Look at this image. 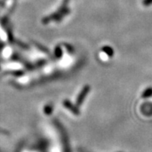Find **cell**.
<instances>
[{"mask_svg":"<svg viewBox=\"0 0 152 152\" xmlns=\"http://www.w3.org/2000/svg\"><path fill=\"white\" fill-rule=\"evenodd\" d=\"M143 4L144 6H150L152 4V0H144L143 1Z\"/></svg>","mask_w":152,"mask_h":152,"instance_id":"obj_1","label":"cell"}]
</instances>
